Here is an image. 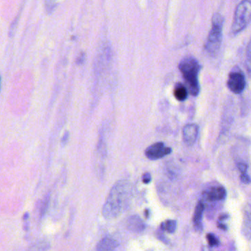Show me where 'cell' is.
I'll list each match as a JSON object with an SVG mask.
<instances>
[{
    "instance_id": "5",
    "label": "cell",
    "mask_w": 251,
    "mask_h": 251,
    "mask_svg": "<svg viewBox=\"0 0 251 251\" xmlns=\"http://www.w3.org/2000/svg\"><path fill=\"white\" fill-rule=\"evenodd\" d=\"M228 89L235 94H240L246 88V79L244 74L240 70H234L228 75L227 82Z\"/></svg>"
},
{
    "instance_id": "10",
    "label": "cell",
    "mask_w": 251,
    "mask_h": 251,
    "mask_svg": "<svg viewBox=\"0 0 251 251\" xmlns=\"http://www.w3.org/2000/svg\"><path fill=\"white\" fill-rule=\"evenodd\" d=\"M205 210V203L203 201H200L196 205L195 209L194 214H193V222L194 228L196 231H203V216Z\"/></svg>"
},
{
    "instance_id": "3",
    "label": "cell",
    "mask_w": 251,
    "mask_h": 251,
    "mask_svg": "<svg viewBox=\"0 0 251 251\" xmlns=\"http://www.w3.org/2000/svg\"><path fill=\"white\" fill-rule=\"evenodd\" d=\"M224 22V17L220 13L212 16V27L205 44V50L210 55H216L222 45Z\"/></svg>"
},
{
    "instance_id": "18",
    "label": "cell",
    "mask_w": 251,
    "mask_h": 251,
    "mask_svg": "<svg viewBox=\"0 0 251 251\" xmlns=\"http://www.w3.org/2000/svg\"><path fill=\"white\" fill-rule=\"evenodd\" d=\"M240 180L245 184H249L251 183V178L248 173L240 174Z\"/></svg>"
},
{
    "instance_id": "17",
    "label": "cell",
    "mask_w": 251,
    "mask_h": 251,
    "mask_svg": "<svg viewBox=\"0 0 251 251\" xmlns=\"http://www.w3.org/2000/svg\"><path fill=\"white\" fill-rule=\"evenodd\" d=\"M44 1H45L46 10L47 13H52L55 8L57 0H44Z\"/></svg>"
},
{
    "instance_id": "20",
    "label": "cell",
    "mask_w": 251,
    "mask_h": 251,
    "mask_svg": "<svg viewBox=\"0 0 251 251\" xmlns=\"http://www.w3.org/2000/svg\"><path fill=\"white\" fill-rule=\"evenodd\" d=\"M151 181V176L150 173H145L143 175V181L145 184H149L150 181Z\"/></svg>"
},
{
    "instance_id": "1",
    "label": "cell",
    "mask_w": 251,
    "mask_h": 251,
    "mask_svg": "<svg viewBox=\"0 0 251 251\" xmlns=\"http://www.w3.org/2000/svg\"><path fill=\"white\" fill-rule=\"evenodd\" d=\"M132 187L128 181L122 180L116 183L109 193L102 209L103 216L113 220L122 215L129 206Z\"/></svg>"
},
{
    "instance_id": "12",
    "label": "cell",
    "mask_w": 251,
    "mask_h": 251,
    "mask_svg": "<svg viewBox=\"0 0 251 251\" xmlns=\"http://www.w3.org/2000/svg\"><path fill=\"white\" fill-rule=\"evenodd\" d=\"M119 243L110 237L103 238L97 245V251H116L119 247Z\"/></svg>"
},
{
    "instance_id": "11",
    "label": "cell",
    "mask_w": 251,
    "mask_h": 251,
    "mask_svg": "<svg viewBox=\"0 0 251 251\" xmlns=\"http://www.w3.org/2000/svg\"><path fill=\"white\" fill-rule=\"evenodd\" d=\"M127 228L129 231L134 233L143 232L146 228V224L140 217L137 215H133L127 221Z\"/></svg>"
},
{
    "instance_id": "7",
    "label": "cell",
    "mask_w": 251,
    "mask_h": 251,
    "mask_svg": "<svg viewBox=\"0 0 251 251\" xmlns=\"http://www.w3.org/2000/svg\"><path fill=\"white\" fill-rule=\"evenodd\" d=\"M227 197V191L223 186H215L210 187L203 193V199L205 201L215 203V202L223 201Z\"/></svg>"
},
{
    "instance_id": "9",
    "label": "cell",
    "mask_w": 251,
    "mask_h": 251,
    "mask_svg": "<svg viewBox=\"0 0 251 251\" xmlns=\"http://www.w3.org/2000/svg\"><path fill=\"white\" fill-rule=\"evenodd\" d=\"M199 128L195 124L186 125L183 128V138L187 146H193L199 136Z\"/></svg>"
},
{
    "instance_id": "8",
    "label": "cell",
    "mask_w": 251,
    "mask_h": 251,
    "mask_svg": "<svg viewBox=\"0 0 251 251\" xmlns=\"http://www.w3.org/2000/svg\"><path fill=\"white\" fill-rule=\"evenodd\" d=\"M242 234L245 239L251 240V204L248 203L243 208Z\"/></svg>"
},
{
    "instance_id": "15",
    "label": "cell",
    "mask_w": 251,
    "mask_h": 251,
    "mask_svg": "<svg viewBox=\"0 0 251 251\" xmlns=\"http://www.w3.org/2000/svg\"><path fill=\"white\" fill-rule=\"evenodd\" d=\"M228 218H229V215L228 214H223V215H221L220 216L219 219H218V224H217L218 228L224 231H228V226L226 222L228 221Z\"/></svg>"
},
{
    "instance_id": "13",
    "label": "cell",
    "mask_w": 251,
    "mask_h": 251,
    "mask_svg": "<svg viewBox=\"0 0 251 251\" xmlns=\"http://www.w3.org/2000/svg\"><path fill=\"white\" fill-rule=\"evenodd\" d=\"M188 91L182 84H177L174 88V96L178 101H183L188 97Z\"/></svg>"
},
{
    "instance_id": "19",
    "label": "cell",
    "mask_w": 251,
    "mask_h": 251,
    "mask_svg": "<svg viewBox=\"0 0 251 251\" xmlns=\"http://www.w3.org/2000/svg\"><path fill=\"white\" fill-rule=\"evenodd\" d=\"M237 168H238L239 171L241 174L248 173V165L244 162H240V163L237 164Z\"/></svg>"
},
{
    "instance_id": "16",
    "label": "cell",
    "mask_w": 251,
    "mask_h": 251,
    "mask_svg": "<svg viewBox=\"0 0 251 251\" xmlns=\"http://www.w3.org/2000/svg\"><path fill=\"white\" fill-rule=\"evenodd\" d=\"M206 240H207L208 244L210 247H218L221 245V242H220L219 239L212 233H209L206 235Z\"/></svg>"
},
{
    "instance_id": "14",
    "label": "cell",
    "mask_w": 251,
    "mask_h": 251,
    "mask_svg": "<svg viewBox=\"0 0 251 251\" xmlns=\"http://www.w3.org/2000/svg\"><path fill=\"white\" fill-rule=\"evenodd\" d=\"M177 228V223L176 221L173 220H168V221H165L161 224V229L162 231H167L170 234H173L175 232Z\"/></svg>"
},
{
    "instance_id": "2",
    "label": "cell",
    "mask_w": 251,
    "mask_h": 251,
    "mask_svg": "<svg viewBox=\"0 0 251 251\" xmlns=\"http://www.w3.org/2000/svg\"><path fill=\"white\" fill-rule=\"evenodd\" d=\"M178 69L184 76L187 91L193 97H197L201 89L199 81V75L201 69L200 63L195 57L187 56L180 61Z\"/></svg>"
},
{
    "instance_id": "6",
    "label": "cell",
    "mask_w": 251,
    "mask_h": 251,
    "mask_svg": "<svg viewBox=\"0 0 251 251\" xmlns=\"http://www.w3.org/2000/svg\"><path fill=\"white\" fill-rule=\"evenodd\" d=\"M171 152H172V149L171 148L167 147L163 143L159 142V143H153V145L148 147L145 153L147 158L151 160H157L170 154Z\"/></svg>"
},
{
    "instance_id": "4",
    "label": "cell",
    "mask_w": 251,
    "mask_h": 251,
    "mask_svg": "<svg viewBox=\"0 0 251 251\" xmlns=\"http://www.w3.org/2000/svg\"><path fill=\"white\" fill-rule=\"evenodd\" d=\"M251 22V0H243L236 7L231 25V33L237 35L243 32Z\"/></svg>"
},
{
    "instance_id": "21",
    "label": "cell",
    "mask_w": 251,
    "mask_h": 251,
    "mask_svg": "<svg viewBox=\"0 0 251 251\" xmlns=\"http://www.w3.org/2000/svg\"><path fill=\"white\" fill-rule=\"evenodd\" d=\"M247 57L248 60L251 63V40L250 42H249V46H248Z\"/></svg>"
}]
</instances>
